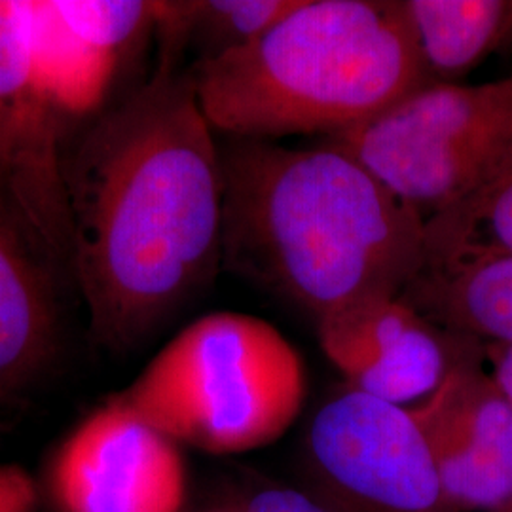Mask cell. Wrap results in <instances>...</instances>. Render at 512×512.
I'll return each mask as SVG.
<instances>
[{"mask_svg":"<svg viewBox=\"0 0 512 512\" xmlns=\"http://www.w3.org/2000/svg\"><path fill=\"white\" fill-rule=\"evenodd\" d=\"M33 476L18 463H0V512H37Z\"/></svg>","mask_w":512,"mask_h":512,"instance_id":"obj_16","label":"cell"},{"mask_svg":"<svg viewBox=\"0 0 512 512\" xmlns=\"http://www.w3.org/2000/svg\"><path fill=\"white\" fill-rule=\"evenodd\" d=\"M57 275L0 190V423L14 416L57 359Z\"/></svg>","mask_w":512,"mask_h":512,"instance_id":"obj_10","label":"cell"},{"mask_svg":"<svg viewBox=\"0 0 512 512\" xmlns=\"http://www.w3.org/2000/svg\"><path fill=\"white\" fill-rule=\"evenodd\" d=\"M399 298L440 329L512 346V255L423 262Z\"/></svg>","mask_w":512,"mask_h":512,"instance_id":"obj_11","label":"cell"},{"mask_svg":"<svg viewBox=\"0 0 512 512\" xmlns=\"http://www.w3.org/2000/svg\"><path fill=\"white\" fill-rule=\"evenodd\" d=\"M188 74L213 131L264 141L357 128L431 84L399 0H300Z\"/></svg>","mask_w":512,"mask_h":512,"instance_id":"obj_3","label":"cell"},{"mask_svg":"<svg viewBox=\"0 0 512 512\" xmlns=\"http://www.w3.org/2000/svg\"><path fill=\"white\" fill-rule=\"evenodd\" d=\"M319 344L348 387L387 403L429 399L475 340L440 329L399 296L321 319Z\"/></svg>","mask_w":512,"mask_h":512,"instance_id":"obj_9","label":"cell"},{"mask_svg":"<svg viewBox=\"0 0 512 512\" xmlns=\"http://www.w3.org/2000/svg\"><path fill=\"white\" fill-rule=\"evenodd\" d=\"M306 446L344 512H452L412 408L346 387L315 412Z\"/></svg>","mask_w":512,"mask_h":512,"instance_id":"obj_6","label":"cell"},{"mask_svg":"<svg viewBox=\"0 0 512 512\" xmlns=\"http://www.w3.org/2000/svg\"><path fill=\"white\" fill-rule=\"evenodd\" d=\"M71 256L93 338L137 348L222 270V165L188 71L107 110L63 162Z\"/></svg>","mask_w":512,"mask_h":512,"instance_id":"obj_1","label":"cell"},{"mask_svg":"<svg viewBox=\"0 0 512 512\" xmlns=\"http://www.w3.org/2000/svg\"><path fill=\"white\" fill-rule=\"evenodd\" d=\"M484 355L490 361L492 370L490 376L499 391L507 397L512 404V346H499V344H486Z\"/></svg>","mask_w":512,"mask_h":512,"instance_id":"obj_18","label":"cell"},{"mask_svg":"<svg viewBox=\"0 0 512 512\" xmlns=\"http://www.w3.org/2000/svg\"><path fill=\"white\" fill-rule=\"evenodd\" d=\"M431 84H458L512 48V0H399Z\"/></svg>","mask_w":512,"mask_h":512,"instance_id":"obj_12","label":"cell"},{"mask_svg":"<svg viewBox=\"0 0 512 512\" xmlns=\"http://www.w3.org/2000/svg\"><path fill=\"white\" fill-rule=\"evenodd\" d=\"M222 270L317 323L393 298L425 262V220L348 152L226 137Z\"/></svg>","mask_w":512,"mask_h":512,"instance_id":"obj_2","label":"cell"},{"mask_svg":"<svg viewBox=\"0 0 512 512\" xmlns=\"http://www.w3.org/2000/svg\"><path fill=\"white\" fill-rule=\"evenodd\" d=\"M300 0H165L156 2L158 63L177 67L190 48L196 63L232 54L291 14Z\"/></svg>","mask_w":512,"mask_h":512,"instance_id":"obj_13","label":"cell"},{"mask_svg":"<svg viewBox=\"0 0 512 512\" xmlns=\"http://www.w3.org/2000/svg\"><path fill=\"white\" fill-rule=\"evenodd\" d=\"M245 512H338L310 495L291 488H272L256 494Z\"/></svg>","mask_w":512,"mask_h":512,"instance_id":"obj_17","label":"cell"},{"mask_svg":"<svg viewBox=\"0 0 512 512\" xmlns=\"http://www.w3.org/2000/svg\"><path fill=\"white\" fill-rule=\"evenodd\" d=\"M306 393V366L281 330L249 313L217 311L171 338L118 395L175 444L239 456L281 439Z\"/></svg>","mask_w":512,"mask_h":512,"instance_id":"obj_4","label":"cell"},{"mask_svg":"<svg viewBox=\"0 0 512 512\" xmlns=\"http://www.w3.org/2000/svg\"><path fill=\"white\" fill-rule=\"evenodd\" d=\"M42 14L84 46L116 54L154 31L156 2H38Z\"/></svg>","mask_w":512,"mask_h":512,"instance_id":"obj_15","label":"cell"},{"mask_svg":"<svg viewBox=\"0 0 512 512\" xmlns=\"http://www.w3.org/2000/svg\"><path fill=\"white\" fill-rule=\"evenodd\" d=\"M512 255V145L458 202L425 222V262Z\"/></svg>","mask_w":512,"mask_h":512,"instance_id":"obj_14","label":"cell"},{"mask_svg":"<svg viewBox=\"0 0 512 512\" xmlns=\"http://www.w3.org/2000/svg\"><path fill=\"white\" fill-rule=\"evenodd\" d=\"M427 220L458 202L512 145V76L427 84L357 128L323 137Z\"/></svg>","mask_w":512,"mask_h":512,"instance_id":"obj_5","label":"cell"},{"mask_svg":"<svg viewBox=\"0 0 512 512\" xmlns=\"http://www.w3.org/2000/svg\"><path fill=\"white\" fill-rule=\"evenodd\" d=\"M63 162L33 2L0 0V190L38 247L69 272Z\"/></svg>","mask_w":512,"mask_h":512,"instance_id":"obj_7","label":"cell"},{"mask_svg":"<svg viewBox=\"0 0 512 512\" xmlns=\"http://www.w3.org/2000/svg\"><path fill=\"white\" fill-rule=\"evenodd\" d=\"M50 486L63 512H181L186 467L181 446L114 395L61 442Z\"/></svg>","mask_w":512,"mask_h":512,"instance_id":"obj_8","label":"cell"}]
</instances>
